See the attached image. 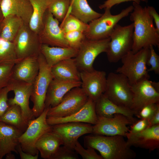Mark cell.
Segmentation results:
<instances>
[{
	"label": "cell",
	"mask_w": 159,
	"mask_h": 159,
	"mask_svg": "<svg viewBox=\"0 0 159 159\" xmlns=\"http://www.w3.org/2000/svg\"><path fill=\"white\" fill-rule=\"evenodd\" d=\"M1 0H0V4L1 2Z\"/></svg>",
	"instance_id": "obj_53"
},
{
	"label": "cell",
	"mask_w": 159,
	"mask_h": 159,
	"mask_svg": "<svg viewBox=\"0 0 159 159\" xmlns=\"http://www.w3.org/2000/svg\"><path fill=\"white\" fill-rule=\"evenodd\" d=\"M71 0H52L47 10L59 21L65 18L69 10Z\"/></svg>",
	"instance_id": "obj_34"
},
{
	"label": "cell",
	"mask_w": 159,
	"mask_h": 159,
	"mask_svg": "<svg viewBox=\"0 0 159 159\" xmlns=\"http://www.w3.org/2000/svg\"><path fill=\"white\" fill-rule=\"evenodd\" d=\"M133 9V6L130 5L115 15L112 14L110 9H105V12L101 16L91 21L88 24V29L84 33L86 38L98 40L110 37L118 22L127 16L132 11Z\"/></svg>",
	"instance_id": "obj_5"
},
{
	"label": "cell",
	"mask_w": 159,
	"mask_h": 159,
	"mask_svg": "<svg viewBox=\"0 0 159 159\" xmlns=\"http://www.w3.org/2000/svg\"><path fill=\"white\" fill-rule=\"evenodd\" d=\"M124 137L92 134L84 137V145L98 151L103 159H134L136 153L128 145Z\"/></svg>",
	"instance_id": "obj_2"
},
{
	"label": "cell",
	"mask_w": 159,
	"mask_h": 159,
	"mask_svg": "<svg viewBox=\"0 0 159 159\" xmlns=\"http://www.w3.org/2000/svg\"><path fill=\"white\" fill-rule=\"evenodd\" d=\"M19 61L13 42L0 37V64H14Z\"/></svg>",
	"instance_id": "obj_32"
},
{
	"label": "cell",
	"mask_w": 159,
	"mask_h": 159,
	"mask_svg": "<svg viewBox=\"0 0 159 159\" xmlns=\"http://www.w3.org/2000/svg\"><path fill=\"white\" fill-rule=\"evenodd\" d=\"M59 26L64 34L73 31L85 33L88 29V24L70 14L65 16Z\"/></svg>",
	"instance_id": "obj_33"
},
{
	"label": "cell",
	"mask_w": 159,
	"mask_h": 159,
	"mask_svg": "<svg viewBox=\"0 0 159 159\" xmlns=\"http://www.w3.org/2000/svg\"><path fill=\"white\" fill-rule=\"evenodd\" d=\"M86 148L87 149H85L78 141L74 146V149L83 159H103L101 155L97 153L93 148L90 147Z\"/></svg>",
	"instance_id": "obj_36"
},
{
	"label": "cell",
	"mask_w": 159,
	"mask_h": 159,
	"mask_svg": "<svg viewBox=\"0 0 159 159\" xmlns=\"http://www.w3.org/2000/svg\"><path fill=\"white\" fill-rule=\"evenodd\" d=\"M70 14L86 24L99 18L102 14L93 10L87 0H74L70 4L65 16Z\"/></svg>",
	"instance_id": "obj_28"
},
{
	"label": "cell",
	"mask_w": 159,
	"mask_h": 159,
	"mask_svg": "<svg viewBox=\"0 0 159 159\" xmlns=\"http://www.w3.org/2000/svg\"><path fill=\"white\" fill-rule=\"evenodd\" d=\"M24 24L22 19L15 15H10L4 17L1 21L0 37L5 40L13 42Z\"/></svg>",
	"instance_id": "obj_31"
},
{
	"label": "cell",
	"mask_w": 159,
	"mask_h": 159,
	"mask_svg": "<svg viewBox=\"0 0 159 159\" xmlns=\"http://www.w3.org/2000/svg\"><path fill=\"white\" fill-rule=\"evenodd\" d=\"M0 121L12 125L23 132L27 129L29 123L23 117L21 108L16 105H9L0 117Z\"/></svg>",
	"instance_id": "obj_30"
},
{
	"label": "cell",
	"mask_w": 159,
	"mask_h": 159,
	"mask_svg": "<svg viewBox=\"0 0 159 159\" xmlns=\"http://www.w3.org/2000/svg\"><path fill=\"white\" fill-rule=\"evenodd\" d=\"M131 125L126 135L137 133L145 130L150 127L149 121L148 119H140Z\"/></svg>",
	"instance_id": "obj_40"
},
{
	"label": "cell",
	"mask_w": 159,
	"mask_h": 159,
	"mask_svg": "<svg viewBox=\"0 0 159 159\" xmlns=\"http://www.w3.org/2000/svg\"><path fill=\"white\" fill-rule=\"evenodd\" d=\"M53 78L64 80L81 81L80 72L74 58L62 60L51 67Z\"/></svg>",
	"instance_id": "obj_26"
},
{
	"label": "cell",
	"mask_w": 159,
	"mask_h": 159,
	"mask_svg": "<svg viewBox=\"0 0 159 159\" xmlns=\"http://www.w3.org/2000/svg\"><path fill=\"white\" fill-rule=\"evenodd\" d=\"M95 105V102L88 98L85 105L76 112L64 117H47V122L51 126L70 122H82L94 125L97 119Z\"/></svg>",
	"instance_id": "obj_21"
},
{
	"label": "cell",
	"mask_w": 159,
	"mask_h": 159,
	"mask_svg": "<svg viewBox=\"0 0 159 159\" xmlns=\"http://www.w3.org/2000/svg\"><path fill=\"white\" fill-rule=\"evenodd\" d=\"M23 132L12 125L0 121V159L12 152L18 154V139Z\"/></svg>",
	"instance_id": "obj_22"
},
{
	"label": "cell",
	"mask_w": 159,
	"mask_h": 159,
	"mask_svg": "<svg viewBox=\"0 0 159 159\" xmlns=\"http://www.w3.org/2000/svg\"><path fill=\"white\" fill-rule=\"evenodd\" d=\"M78 155L74 150L63 145L59 147L52 159H78Z\"/></svg>",
	"instance_id": "obj_38"
},
{
	"label": "cell",
	"mask_w": 159,
	"mask_h": 159,
	"mask_svg": "<svg viewBox=\"0 0 159 159\" xmlns=\"http://www.w3.org/2000/svg\"><path fill=\"white\" fill-rule=\"evenodd\" d=\"M59 23L47 9L44 16L42 28L38 34L41 44L52 47H69Z\"/></svg>",
	"instance_id": "obj_13"
},
{
	"label": "cell",
	"mask_w": 159,
	"mask_h": 159,
	"mask_svg": "<svg viewBox=\"0 0 159 159\" xmlns=\"http://www.w3.org/2000/svg\"><path fill=\"white\" fill-rule=\"evenodd\" d=\"M152 45L149 46L150 54L147 62V65L150 66L148 69L149 72L153 71L155 74H159V56L155 52Z\"/></svg>",
	"instance_id": "obj_39"
},
{
	"label": "cell",
	"mask_w": 159,
	"mask_h": 159,
	"mask_svg": "<svg viewBox=\"0 0 159 159\" xmlns=\"http://www.w3.org/2000/svg\"><path fill=\"white\" fill-rule=\"evenodd\" d=\"M159 108V103H151L143 107L136 116L140 119L149 120L157 109Z\"/></svg>",
	"instance_id": "obj_41"
},
{
	"label": "cell",
	"mask_w": 159,
	"mask_h": 159,
	"mask_svg": "<svg viewBox=\"0 0 159 159\" xmlns=\"http://www.w3.org/2000/svg\"><path fill=\"white\" fill-rule=\"evenodd\" d=\"M11 91L7 86L0 89V117L6 111L9 105L8 103V95Z\"/></svg>",
	"instance_id": "obj_42"
},
{
	"label": "cell",
	"mask_w": 159,
	"mask_h": 159,
	"mask_svg": "<svg viewBox=\"0 0 159 159\" xmlns=\"http://www.w3.org/2000/svg\"><path fill=\"white\" fill-rule=\"evenodd\" d=\"M150 54L149 48H143L135 53L130 51L121 59L122 65L117 68L116 72L126 76L131 85L149 79L147 62Z\"/></svg>",
	"instance_id": "obj_3"
},
{
	"label": "cell",
	"mask_w": 159,
	"mask_h": 159,
	"mask_svg": "<svg viewBox=\"0 0 159 159\" xmlns=\"http://www.w3.org/2000/svg\"><path fill=\"white\" fill-rule=\"evenodd\" d=\"M78 50L70 47H52L44 44L40 47V52L50 67L62 60L75 58Z\"/></svg>",
	"instance_id": "obj_25"
},
{
	"label": "cell",
	"mask_w": 159,
	"mask_h": 159,
	"mask_svg": "<svg viewBox=\"0 0 159 159\" xmlns=\"http://www.w3.org/2000/svg\"><path fill=\"white\" fill-rule=\"evenodd\" d=\"M97 116V122L93 126L92 134L95 135L126 137L129 130L127 125L136 121L120 114H115L110 118Z\"/></svg>",
	"instance_id": "obj_12"
},
{
	"label": "cell",
	"mask_w": 159,
	"mask_h": 159,
	"mask_svg": "<svg viewBox=\"0 0 159 159\" xmlns=\"http://www.w3.org/2000/svg\"><path fill=\"white\" fill-rule=\"evenodd\" d=\"M88 99L81 87L73 88L65 95L58 105L49 108L47 117H61L69 116L80 110Z\"/></svg>",
	"instance_id": "obj_11"
},
{
	"label": "cell",
	"mask_w": 159,
	"mask_h": 159,
	"mask_svg": "<svg viewBox=\"0 0 159 159\" xmlns=\"http://www.w3.org/2000/svg\"><path fill=\"white\" fill-rule=\"evenodd\" d=\"M8 86L14 94L13 97L8 99L9 105H16L19 106L23 117L27 122L34 119L32 109L29 105L32 84L11 80Z\"/></svg>",
	"instance_id": "obj_17"
},
{
	"label": "cell",
	"mask_w": 159,
	"mask_h": 159,
	"mask_svg": "<svg viewBox=\"0 0 159 159\" xmlns=\"http://www.w3.org/2000/svg\"><path fill=\"white\" fill-rule=\"evenodd\" d=\"M3 18L4 16L0 8V21H1L3 19Z\"/></svg>",
	"instance_id": "obj_49"
},
{
	"label": "cell",
	"mask_w": 159,
	"mask_h": 159,
	"mask_svg": "<svg viewBox=\"0 0 159 159\" xmlns=\"http://www.w3.org/2000/svg\"><path fill=\"white\" fill-rule=\"evenodd\" d=\"M133 23L122 26L117 24L112 32L106 52L111 63H116L129 51L133 44Z\"/></svg>",
	"instance_id": "obj_4"
},
{
	"label": "cell",
	"mask_w": 159,
	"mask_h": 159,
	"mask_svg": "<svg viewBox=\"0 0 159 159\" xmlns=\"http://www.w3.org/2000/svg\"><path fill=\"white\" fill-rule=\"evenodd\" d=\"M49 108H45L39 116L29 121L27 129L19 138V144L25 152L33 155L39 153L35 147L36 143L44 134L51 130L52 126L47 121Z\"/></svg>",
	"instance_id": "obj_8"
},
{
	"label": "cell",
	"mask_w": 159,
	"mask_h": 159,
	"mask_svg": "<svg viewBox=\"0 0 159 159\" xmlns=\"http://www.w3.org/2000/svg\"><path fill=\"white\" fill-rule=\"evenodd\" d=\"M5 156L6 158L7 159H15V158L14 155L11 153L7 154Z\"/></svg>",
	"instance_id": "obj_48"
},
{
	"label": "cell",
	"mask_w": 159,
	"mask_h": 159,
	"mask_svg": "<svg viewBox=\"0 0 159 159\" xmlns=\"http://www.w3.org/2000/svg\"><path fill=\"white\" fill-rule=\"evenodd\" d=\"M64 38L69 47L79 50L86 39L85 33L79 31H73L64 34Z\"/></svg>",
	"instance_id": "obj_35"
},
{
	"label": "cell",
	"mask_w": 159,
	"mask_h": 159,
	"mask_svg": "<svg viewBox=\"0 0 159 159\" xmlns=\"http://www.w3.org/2000/svg\"><path fill=\"white\" fill-rule=\"evenodd\" d=\"M148 12L150 15L154 20L155 28L159 32V15L155 8L152 6H148L147 7Z\"/></svg>",
	"instance_id": "obj_44"
},
{
	"label": "cell",
	"mask_w": 159,
	"mask_h": 159,
	"mask_svg": "<svg viewBox=\"0 0 159 159\" xmlns=\"http://www.w3.org/2000/svg\"><path fill=\"white\" fill-rule=\"evenodd\" d=\"M141 1H143L145 3H146V4H147L148 2V0H140Z\"/></svg>",
	"instance_id": "obj_50"
},
{
	"label": "cell",
	"mask_w": 159,
	"mask_h": 159,
	"mask_svg": "<svg viewBox=\"0 0 159 159\" xmlns=\"http://www.w3.org/2000/svg\"><path fill=\"white\" fill-rule=\"evenodd\" d=\"M1 30V21H0V35Z\"/></svg>",
	"instance_id": "obj_51"
},
{
	"label": "cell",
	"mask_w": 159,
	"mask_h": 159,
	"mask_svg": "<svg viewBox=\"0 0 159 159\" xmlns=\"http://www.w3.org/2000/svg\"><path fill=\"white\" fill-rule=\"evenodd\" d=\"M52 0H29L32 8L33 13L29 25L38 34L42 28L44 14Z\"/></svg>",
	"instance_id": "obj_29"
},
{
	"label": "cell",
	"mask_w": 159,
	"mask_h": 159,
	"mask_svg": "<svg viewBox=\"0 0 159 159\" xmlns=\"http://www.w3.org/2000/svg\"><path fill=\"white\" fill-rule=\"evenodd\" d=\"M0 8L4 17L15 15L21 18L26 24H29L33 13L29 0H1Z\"/></svg>",
	"instance_id": "obj_23"
},
{
	"label": "cell",
	"mask_w": 159,
	"mask_h": 159,
	"mask_svg": "<svg viewBox=\"0 0 159 159\" xmlns=\"http://www.w3.org/2000/svg\"><path fill=\"white\" fill-rule=\"evenodd\" d=\"M19 60L32 56H38L42 44L38 35L33 31L28 24H24L13 41Z\"/></svg>",
	"instance_id": "obj_10"
},
{
	"label": "cell",
	"mask_w": 159,
	"mask_h": 159,
	"mask_svg": "<svg viewBox=\"0 0 159 159\" xmlns=\"http://www.w3.org/2000/svg\"><path fill=\"white\" fill-rule=\"evenodd\" d=\"M81 84V81L53 78L47 90L44 103L45 108L57 106L68 92L74 87H80Z\"/></svg>",
	"instance_id": "obj_19"
},
{
	"label": "cell",
	"mask_w": 159,
	"mask_h": 159,
	"mask_svg": "<svg viewBox=\"0 0 159 159\" xmlns=\"http://www.w3.org/2000/svg\"><path fill=\"white\" fill-rule=\"evenodd\" d=\"M16 150L21 159H37L38 158L39 153L35 155H33L26 153L23 150L19 144L17 147Z\"/></svg>",
	"instance_id": "obj_45"
},
{
	"label": "cell",
	"mask_w": 159,
	"mask_h": 159,
	"mask_svg": "<svg viewBox=\"0 0 159 159\" xmlns=\"http://www.w3.org/2000/svg\"><path fill=\"white\" fill-rule=\"evenodd\" d=\"M128 145L153 151L159 148V124L149 127L140 132L127 135Z\"/></svg>",
	"instance_id": "obj_18"
},
{
	"label": "cell",
	"mask_w": 159,
	"mask_h": 159,
	"mask_svg": "<svg viewBox=\"0 0 159 159\" xmlns=\"http://www.w3.org/2000/svg\"><path fill=\"white\" fill-rule=\"evenodd\" d=\"M63 145L61 138L51 131L44 134L35 144L41 157L44 159H52L59 147Z\"/></svg>",
	"instance_id": "obj_27"
},
{
	"label": "cell",
	"mask_w": 159,
	"mask_h": 159,
	"mask_svg": "<svg viewBox=\"0 0 159 159\" xmlns=\"http://www.w3.org/2000/svg\"><path fill=\"white\" fill-rule=\"evenodd\" d=\"M39 64L38 73L32 83L30 97L33 103L32 110L34 116H39L45 109V101L49 85L53 78L51 67L40 53L38 57Z\"/></svg>",
	"instance_id": "obj_6"
},
{
	"label": "cell",
	"mask_w": 159,
	"mask_h": 159,
	"mask_svg": "<svg viewBox=\"0 0 159 159\" xmlns=\"http://www.w3.org/2000/svg\"><path fill=\"white\" fill-rule=\"evenodd\" d=\"M80 87L89 99L95 102L105 92L106 86V73L95 69L81 71Z\"/></svg>",
	"instance_id": "obj_15"
},
{
	"label": "cell",
	"mask_w": 159,
	"mask_h": 159,
	"mask_svg": "<svg viewBox=\"0 0 159 159\" xmlns=\"http://www.w3.org/2000/svg\"><path fill=\"white\" fill-rule=\"evenodd\" d=\"M129 1H132L139 4L140 2V0H107L104 1L103 4L100 5L99 7L100 9H105L106 8L111 9L115 5Z\"/></svg>",
	"instance_id": "obj_43"
},
{
	"label": "cell",
	"mask_w": 159,
	"mask_h": 159,
	"mask_svg": "<svg viewBox=\"0 0 159 159\" xmlns=\"http://www.w3.org/2000/svg\"><path fill=\"white\" fill-rule=\"evenodd\" d=\"M150 127L159 124V108L149 120Z\"/></svg>",
	"instance_id": "obj_46"
},
{
	"label": "cell",
	"mask_w": 159,
	"mask_h": 159,
	"mask_svg": "<svg viewBox=\"0 0 159 159\" xmlns=\"http://www.w3.org/2000/svg\"><path fill=\"white\" fill-rule=\"evenodd\" d=\"M95 111L97 116L111 117L115 114H120L135 121V112L131 109L119 106L109 99L103 94L95 102Z\"/></svg>",
	"instance_id": "obj_24"
},
{
	"label": "cell",
	"mask_w": 159,
	"mask_h": 159,
	"mask_svg": "<svg viewBox=\"0 0 159 159\" xmlns=\"http://www.w3.org/2000/svg\"><path fill=\"white\" fill-rule=\"evenodd\" d=\"M132 6L130 18L134 24L132 51L135 53L143 48H149L150 45L159 48V32L154 26L147 7L134 2Z\"/></svg>",
	"instance_id": "obj_1"
},
{
	"label": "cell",
	"mask_w": 159,
	"mask_h": 159,
	"mask_svg": "<svg viewBox=\"0 0 159 159\" xmlns=\"http://www.w3.org/2000/svg\"><path fill=\"white\" fill-rule=\"evenodd\" d=\"M38 57H27L15 64L12 69L11 80L32 84L39 70Z\"/></svg>",
	"instance_id": "obj_20"
},
{
	"label": "cell",
	"mask_w": 159,
	"mask_h": 159,
	"mask_svg": "<svg viewBox=\"0 0 159 159\" xmlns=\"http://www.w3.org/2000/svg\"><path fill=\"white\" fill-rule=\"evenodd\" d=\"M92 129L93 126L89 123L70 122L52 125L51 131L61 138L63 145L74 150L79 138L85 134L92 133Z\"/></svg>",
	"instance_id": "obj_14"
},
{
	"label": "cell",
	"mask_w": 159,
	"mask_h": 159,
	"mask_svg": "<svg viewBox=\"0 0 159 159\" xmlns=\"http://www.w3.org/2000/svg\"><path fill=\"white\" fill-rule=\"evenodd\" d=\"M14 64H0V89L7 86L11 80Z\"/></svg>",
	"instance_id": "obj_37"
},
{
	"label": "cell",
	"mask_w": 159,
	"mask_h": 159,
	"mask_svg": "<svg viewBox=\"0 0 159 159\" xmlns=\"http://www.w3.org/2000/svg\"><path fill=\"white\" fill-rule=\"evenodd\" d=\"M151 83L153 87L156 90L159 92V82L151 81Z\"/></svg>",
	"instance_id": "obj_47"
},
{
	"label": "cell",
	"mask_w": 159,
	"mask_h": 159,
	"mask_svg": "<svg viewBox=\"0 0 159 159\" xmlns=\"http://www.w3.org/2000/svg\"><path fill=\"white\" fill-rule=\"evenodd\" d=\"M110 41V37L98 40L86 39L74 58L79 70L89 71L94 69L93 65L95 59L101 53L106 52Z\"/></svg>",
	"instance_id": "obj_9"
},
{
	"label": "cell",
	"mask_w": 159,
	"mask_h": 159,
	"mask_svg": "<svg viewBox=\"0 0 159 159\" xmlns=\"http://www.w3.org/2000/svg\"><path fill=\"white\" fill-rule=\"evenodd\" d=\"M103 94L116 104L131 109L133 95L131 85L123 74L110 72L107 77L106 88Z\"/></svg>",
	"instance_id": "obj_7"
},
{
	"label": "cell",
	"mask_w": 159,
	"mask_h": 159,
	"mask_svg": "<svg viewBox=\"0 0 159 159\" xmlns=\"http://www.w3.org/2000/svg\"><path fill=\"white\" fill-rule=\"evenodd\" d=\"M133 97L131 109L137 115L144 106L159 103V92L152 86L151 81L145 79L131 85Z\"/></svg>",
	"instance_id": "obj_16"
},
{
	"label": "cell",
	"mask_w": 159,
	"mask_h": 159,
	"mask_svg": "<svg viewBox=\"0 0 159 159\" xmlns=\"http://www.w3.org/2000/svg\"><path fill=\"white\" fill-rule=\"evenodd\" d=\"M74 0H71L70 4L71 3L74 1Z\"/></svg>",
	"instance_id": "obj_52"
}]
</instances>
